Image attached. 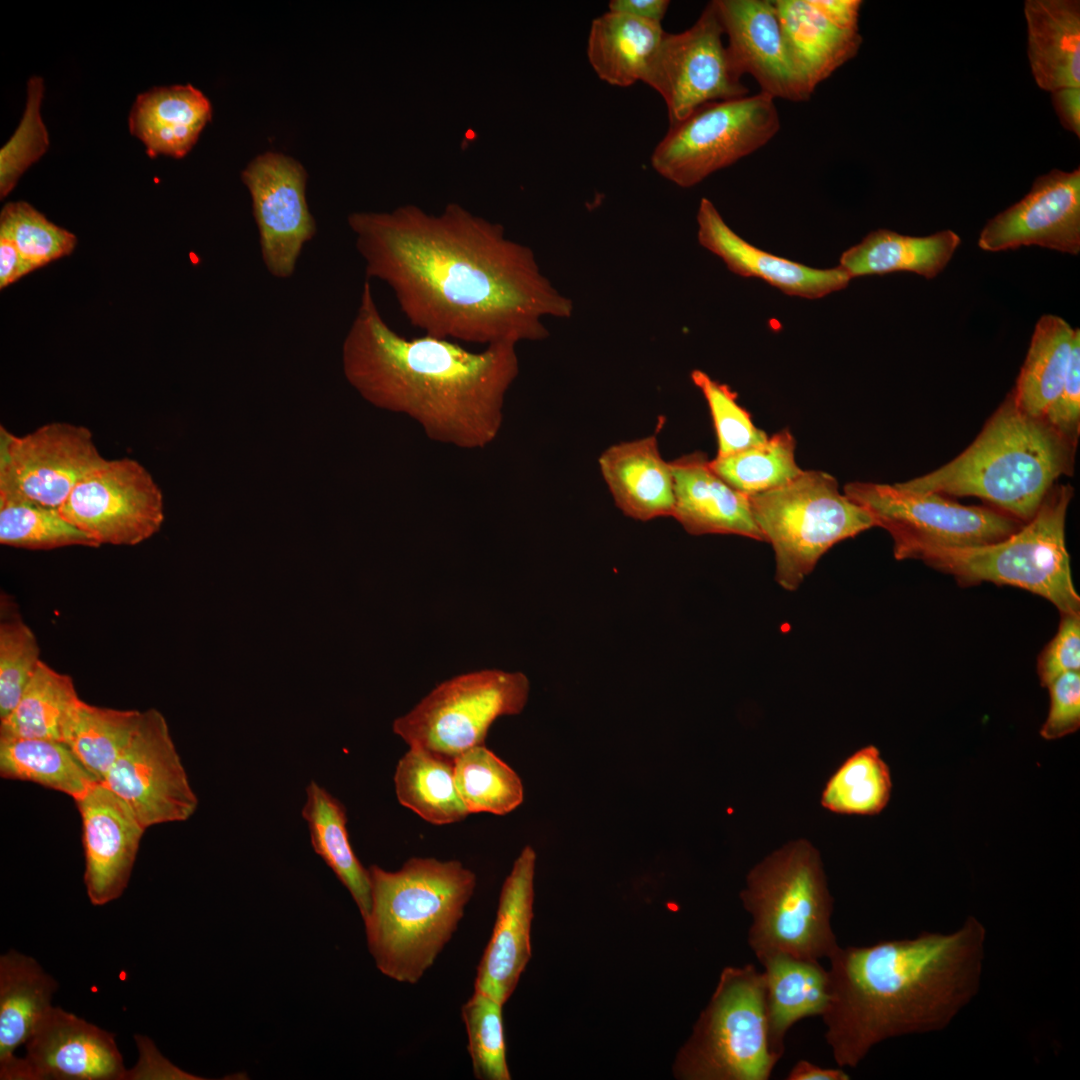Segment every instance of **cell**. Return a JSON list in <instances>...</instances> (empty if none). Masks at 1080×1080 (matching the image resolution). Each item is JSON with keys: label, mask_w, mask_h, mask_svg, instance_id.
Here are the masks:
<instances>
[{"label": "cell", "mask_w": 1080, "mask_h": 1080, "mask_svg": "<svg viewBox=\"0 0 1080 1080\" xmlns=\"http://www.w3.org/2000/svg\"><path fill=\"white\" fill-rule=\"evenodd\" d=\"M348 224L366 279L386 283L426 335L517 345L549 336L543 317L572 315V301L541 273L528 246L457 203L439 215L411 204L354 212Z\"/></svg>", "instance_id": "1"}, {"label": "cell", "mask_w": 1080, "mask_h": 1080, "mask_svg": "<svg viewBox=\"0 0 1080 1080\" xmlns=\"http://www.w3.org/2000/svg\"><path fill=\"white\" fill-rule=\"evenodd\" d=\"M342 368L373 406L408 416L432 441L473 450L497 439L519 361L513 343L471 352L450 339L401 336L380 314L366 279Z\"/></svg>", "instance_id": "2"}, {"label": "cell", "mask_w": 1080, "mask_h": 1080, "mask_svg": "<svg viewBox=\"0 0 1080 1080\" xmlns=\"http://www.w3.org/2000/svg\"><path fill=\"white\" fill-rule=\"evenodd\" d=\"M985 940L969 916L948 934L838 946L821 1015L836 1064L854 1068L882 1041L949 1026L980 989Z\"/></svg>", "instance_id": "3"}, {"label": "cell", "mask_w": 1080, "mask_h": 1080, "mask_svg": "<svg viewBox=\"0 0 1080 1080\" xmlns=\"http://www.w3.org/2000/svg\"><path fill=\"white\" fill-rule=\"evenodd\" d=\"M1075 449L1043 418L1024 413L1011 391L961 454L930 473L896 484L913 492L976 496L1029 521L1055 481L1072 471Z\"/></svg>", "instance_id": "4"}, {"label": "cell", "mask_w": 1080, "mask_h": 1080, "mask_svg": "<svg viewBox=\"0 0 1080 1080\" xmlns=\"http://www.w3.org/2000/svg\"><path fill=\"white\" fill-rule=\"evenodd\" d=\"M371 907L364 918L377 968L416 984L452 938L476 887L460 861L414 857L397 871L368 868Z\"/></svg>", "instance_id": "5"}, {"label": "cell", "mask_w": 1080, "mask_h": 1080, "mask_svg": "<svg viewBox=\"0 0 1080 1080\" xmlns=\"http://www.w3.org/2000/svg\"><path fill=\"white\" fill-rule=\"evenodd\" d=\"M740 898L752 917L748 944L758 960L774 953L819 960L839 946L820 853L805 839L783 845L756 864Z\"/></svg>", "instance_id": "6"}, {"label": "cell", "mask_w": 1080, "mask_h": 1080, "mask_svg": "<svg viewBox=\"0 0 1080 1080\" xmlns=\"http://www.w3.org/2000/svg\"><path fill=\"white\" fill-rule=\"evenodd\" d=\"M1072 495L1069 485H1054L1034 517L997 542L969 547L923 544L909 549L902 560H923L963 584L988 581L1023 588L1049 600L1062 615L1079 614L1080 597L1065 542Z\"/></svg>", "instance_id": "7"}, {"label": "cell", "mask_w": 1080, "mask_h": 1080, "mask_svg": "<svg viewBox=\"0 0 1080 1080\" xmlns=\"http://www.w3.org/2000/svg\"><path fill=\"white\" fill-rule=\"evenodd\" d=\"M753 518L775 552L778 584L795 591L833 545L876 526L872 515L823 471L749 496Z\"/></svg>", "instance_id": "8"}, {"label": "cell", "mask_w": 1080, "mask_h": 1080, "mask_svg": "<svg viewBox=\"0 0 1080 1080\" xmlns=\"http://www.w3.org/2000/svg\"><path fill=\"white\" fill-rule=\"evenodd\" d=\"M780 1059L768 1039L765 976L752 965L726 967L676 1058L688 1080H767Z\"/></svg>", "instance_id": "9"}, {"label": "cell", "mask_w": 1080, "mask_h": 1080, "mask_svg": "<svg viewBox=\"0 0 1080 1080\" xmlns=\"http://www.w3.org/2000/svg\"><path fill=\"white\" fill-rule=\"evenodd\" d=\"M779 129L775 99L765 93L709 102L670 125L651 165L665 179L689 188L756 152Z\"/></svg>", "instance_id": "10"}, {"label": "cell", "mask_w": 1080, "mask_h": 1080, "mask_svg": "<svg viewBox=\"0 0 1080 1080\" xmlns=\"http://www.w3.org/2000/svg\"><path fill=\"white\" fill-rule=\"evenodd\" d=\"M529 694L521 672L486 669L461 674L436 686L411 711L397 718L393 731L408 745L455 759L483 745L493 722L519 714Z\"/></svg>", "instance_id": "11"}, {"label": "cell", "mask_w": 1080, "mask_h": 1080, "mask_svg": "<svg viewBox=\"0 0 1080 1080\" xmlns=\"http://www.w3.org/2000/svg\"><path fill=\"white\" fill-rule=\"evenodd\" d=\"M844 494L863 506L876 526L891 534L898 560L918 545H984L1002 540L1023 526L1002 511L964 506L937 493L908 491L897 484L851 482L845 485Z\"/></svg>", "instance_id": "12"}, {"label": "cell", "mask_w": 1080, "mask_h": 1080, "mask_svg": "<svg viewBox=\"0 0 1080 1080\" xmlns=\"http://www.w3.org/2000/svg\"><path fill=\"white\" fill-rule=\"evenodd\" d=\"M715 1L681 33H665L643 77L664 99L670 125L703 104L747 96L722 37Z\"/></svg>", "instance_id": "13"}, {"label": "cell", "mask_w": 1080, "mask_h": 1080, "mask_svg": "<svg viewBox=\"0 0 1080 1080\" xmlns=\"http://www.w3.org/2000/svg\"><path fill=\"white\" fill-rule=\"evenodd\" d=\"M59 511L99 545H137L164 521L159 486L130 458L105 459L75 485Z\"/></svg>", "instance_id": "14"}, {"label": "cell", "mask_w": 1080, "mask_h": 1080, "mask_svg": "<svg viewBox=\"0 0 1080 1080\" xmlns=\"http://www.w3.org/2000/svg\"><path fill=\"white\" fill-rule=\"evenodd\" d=\"M102 783L146 829L186 821L198 806L166 719L154 708L142 712L130 742Z\"/></svg>", "instance_id": "15"}, {"label": "cell", "mask_w": 1080, "mask_h": 1080, "mask_svg": "<svg viewBox=\"0 0 1080 1080\" xmlns=\"http://www.w3.org/2000/svg\"><path fill=\"white\" fill-rule=\"evenodd\" d=\"M91 431L53 422L24 436L0 427V495L59 509L75 485L103 463Z\"/></svg>", "instance_id": "16"}, {"label": "cell", "mask_w": 1080, "mask_h": 1080, "mask_svg": "<svg viewBox=\"0 0 1080 1080\" xmlns=\"http://www.w3.org/2000/svg\"><path fill=\"white\" fill-rule=\"evenodd\" d=\"M241 177L251 196L262 261L273 277L289 278L316 233L306 200L307 172L289 156L266 152Z\"/></svg>", "instance_id": "17"}, {"label": "cell", "mask_w": 1080, "mask_h": 1080, "mask_svg": "<svg viewBox=\"0 0 1080 1080\" xmlns=\"http://www.w3.org/2000/svg\"><path fill=\"white\" fill-rule=\"evenodd\" d=\"M978 245L989 252L1036 245L1077 255L1080 169H1054L1036 178L1028 194L986 223Z\"/></svg>", "instance_id": "18"}, {"label": "cell", "mask_w": 1080, "mask_h": 1080, "mask_svg": "<svg viewBox=\"0 0 1080 1080\" xmlns=\"http://www.w3.org/2000/svg\"><path fill=\"white\" fill-rule=\"evenodd\" d=\"M15 1080H126L115 1035L52 1006L25 1043Z\"/></svg>", "instance_id": "19"}, {"label": "cell", "mask_w": 1080, "mask_h": 1080, "mask_svg": "<svg viewBox=\"0 0 1080 1080\" xmlns=\"http://www.w3.org/2000/svg\"><path fill=\"white\" fill-rule=\"evenodd\" d=\"M74 801L82 820L86 893L94 906H103L127 888L146 828L102 782Z\"/></svg>", "instance_id": "20"}, {"label": "cell", "mask_w": 1080, "mask_h": 1080, "mask_svg": "<svg viewBox=\"0 0 1080 1080\" xmlns=\"http://www.w3.org/2000/svg\"><path fill=\"white\" fill-rule=\"evenodd\" d=\"M714 1L737 71L742 76L751 75L760 92L775 100H809L811 96L791 64L774 2Z\"/></svg>", "instance_id": "21"}, {"label": "cell", "mask_w": 1080, "mask_h": 1080, "mask_svg": "<svg viewBox=\"0 0 1080 1080\" xmlns=\"http://www.w3.org/2000/svg\"><path fill=\"white\" fill-rule=\"evenodd\" d=\"M535 863L534 849L526 846L502 885L492 935L477 968L474 990L503 1006L531 957Z\"/></svg>", "instance_id": "22"}, {"label": "cell", "mask_w": 1080, "mask_h": 1080, "mask_svg": "<svg viewBox=\"0 0 1080 1080\" xmlns=\"http://www.w3.org/2000/svg\"><path fill=\"white\" fill-rule=\"evenodd\" d=\"M696 219L698 242L720 257L731 272L762 279L787 295L818 299L844 289L851 280L840 266L811 268L755 247L726 224L707 198L701 199Z\"/></svg>", "instance_id": "23"}, {"label": "cell", "mask_w": 1080, "mask_h": 1080, "mask_svg": "<svg viewBox=\"0 0 1080 1080\" xmlns=\"http://www.w3.org/2000/svg\"><path fill=\"white\" fill-rule=\"evenodd\" d=\"M674 517L692 535L734 534L765 541L751 511L749 496L737 491L710 466L702 452L670 462Z\"/></svg>", "instance_id": "24"}, {"label": "cell", "mask_w": 1080, "mask_h": 1080, "mask_svg": "<svg viewBox=\"0 0 1080 1080\" xmlns=\"http://www.w3.org/2000/svg\"><path fill=\"white\" fill-rule=\"evenodd\" d=\"M601 474L617 507L640 521L672 516L674 481L670 462L659 452L657 438L622 442L599 457Z\"/></svg>", "instance_id": "25"}, {"label": "cell", "mask_w": 1080, "mask_h": 1080, "mask_svg": "<svg viewBox=\"0 0 1080 1080\" xmlns=\"http://www.w3.org/2000/svg\"><path fill=\"white\" fill-rule=\"evenodd\" d=\"M773 2L791 64L811 96L820 83L857 55L862 37L859 31L831 23L811 0Z\"/></svg>", "instance_id": "26"}, {"label": "cell", "mask_w": 1080, "mask_h": 1080, "mask_svg": "<svg viewBox=\"0 0 1080 1080\" xmlns=\"http://www.w3.org/2000/svg\"><path fill=\"white\" fill-rule=\"evenodd\" d=\"M58 984L31 956L8 950L0 956V1079L14 1080L15 1052L53 1006Z\"/></svg>", "instance_id": "27"}, {"label": "cell", "mask_w": 1080, "mask_h": 1080, "mask_svg": "<svg viewBox=\"0 0 1080 1080\" xmlns=\"http://www.w3.org/2000/svg\"><path fill=\"white\" fill-rule=\"evenodd\" d=\"M208 98L192 85L154 87L136 98L129 129L150 157H184L211 120Z\"/></svg>", "instance_id": "28"}, {"label": "cell", "mask_w": 1080, "mask_h": 1080, "mask_svg": "<svg viewBox=\"0 0 1080 1080\" xmlns=\"http://www.w3.org/2000/svg\"><path fill=\"white\" fill-rule=\"evenodd\" d=\"M1027 55L1036 84L1054 92L1080 87V2L1027 0Z\"/></svg>", "instance_id": "29"}, {"label": "cell", "mask_w": 1080, "mask_h": 1080, "mask_svg": "<svg viewBox=\"0 0 1080 1080\" xmlns=\"http://www.w3.org/2000/svg\"><path fill=\"white\" fill-rule=\"evenodd\" d=\"M759 962L764 967L765 1010L772 1053L779 1059L785 1036L797 1021L822 1015L829 1001L828 971L819 960L774 953Z\"/></svg>", "instance_id": "30"}, {"label": "cell", "mask_w": 1080, "mask_h": 1080, "mask_svg": "<svg viewBox=\"0 0 1080 1080\" xmlns=\"http://www.w3.org/2000/svg\"><path fill=\"white\" fill-rule=\"evenodd\" d=\"M960 243L952 230L914 237L878 229L844 251L839 266L851 279L900 271L932 279L946 267Z\"/></svg>", "instance_id": "31"}, {"label": "cell", "mask_w": 1080, "mask_h": 1080, "mask_svg": "<svg viewBox=\"0 0 1080 1080\" xmlns=\"http://www.w3.org/2000/svg\"><path fill=\"white\" fill-rule=\"evenodd\" d=\"M665 33L661 24L608 11L592 21L589 62L606 83L631 86L643 80Z\"/></svg>", "instance_id": "32"}, {"label": "cell", "mask_w": 1080, "mask_h": 1080, "mask_svg": "<svg viewBox=\"0 0 1080 1080\" xmlns=\"http://www.w3.org/2000/svg\"><path fill=\"white\" fill-rule=\"evenodd\" d=\"M302 816L314 851L331 868L354 899L361 917L371 907V881L350 843L344 805L315 781L306 788Z\"/></svg>", "instance_id": "33"}, {"label": "cell", "mask_w": 1080, "mask_h": 1080, "mask_svg": "<svg viewBox=\"0 0 1080 1080\" xmlns=\"http://www.w3.org/2000/svg\"><path fill=\"white\" fill-rule=\"evenodd\" d=\"M394 784L399 803L429 823L452 824L469 815L456 787L451 758L411 746L398 761Z\"/></svg>", "instance_id": "34"}, {"label": "cell", "mask_w": 1080, "mask_h": 1080, "mask_svg": "<svg viewBox=\"0 0 1080 1080\" xmlns=\"http://www.w3.org/2000/svg\"><path fill=\"white\" fill-rule=\"evenodd\" d=\"M1076 329L1055 315L1042 316L1012 390L1017 406L1035 418H1044L1066 377Z\"/></svg>", "instance_id": "35"}, {"label": "cell", "mask_w": 1080, "mask_h": 1080, "mask_svg": "<svg viewBox=\"0 0 1080 1080\" xmlns=\"http://www.w3.org/2000/svg\"><path fill=\"white\" fill-rule=\"evenodd\" d=\"M0 775L30 781L74 800L99 781L62 741L0 737Z\"/></svg>", "instance_id": "36"}, {"label": "cell", "mask_w": 1080, "mask_h": 1080, "mask_svg": "<svg viewBox=\"0 0 1080 1080\" xmlns=\"http://www.w3.org/2000/svg\"><path fill=\"white\" fill-rule=\"evenodd\" d=\"M80 700L72 678L41 661L15 708L0 720V737L64 742Z\"/></svg>", "instance_id": "37"}, {"label": "cell", "mask_w": 1080, "mask_h": 1080, "mask_svg": "<svg viewBox=\"0 0 1080 1080\" xmlns=\"http://www.w3.org/2000/svg\"><path fill=\"white\" fill-rule=\"evenodd\" d=\"M141 716L137 710L99 707L80 700L64 742L102 782L130 742Z\"/></svg>", "instance_id": "38"}, {"label": "cell", "mask_w": 1080, "mask_h": 1080, "mask_svg": "<svg viewBox=\"0 0 1080 1080\" xmlns=\"http://www.w3.org/2000/svg\"><path fill=\"white\" fill-rule=\"evenodd\" d=\"M891 790L890 769L879 750L869 745L848 757L830 777L821 804L838 814L876 815L887 806Z\"/></svg>", "instance_id": "39"}, {"label": "cell", "mask_w": 1080, "mask_h": 1080, "mask_svg": "<svg viewBox=\"0 0 1080 1080\" xmlns=\"http://www.w3.org/2000/svg\"><path fill=\"white\" fill-rule=\"evenodd\" d=\"M454 776L469 814L505 815L523 801L520 777L484 744L472 747L454 759Z\"/></svg>", "instance_id": "40"}, {"label": "cell", "mask_w": 1080, "mask_h": 1080, "mask_svg": "<svg viewBox=\"0 0 1080 1080\" xmlns=\"http://www.w3.org/2000/svg\"><path fill=\"white\" fill-rule=\"evenodd\" d=\"M795 439L788 429L759 445L710 460L713 471L737 491L755 495L784 485L802 473L795 460Z\"/></svg>", "instance_id": "41"}, {"label": "cell", "mask_w": 1080, "mask_h": 1080, "mask_svg": "<svg viewBox=\"0 0 1080 1080\" xmlns=\"http://www.w3.org/2000/svg\"><path fill=\"white\" fill-rule=\"evenodd\" d=\"M0 543L33 550L100 546L89 534L67 521L59 509L3 495H0Z\"/></svg>", "instance_id": "42"}, {"label": "cell", "mask_w": 1080, "mask_h": 1080, "mask_svg": "<svg viewBox=\"0 0 1080 1080\" xmlns=\"http://www.w3.org/2000/svg\"><path fill=\"white\" fill-rule=\"evenodd\" d=\"M503 1005L475 991L462 1006L473 1074L479 1080H510L506 1061Z\"/></svg>", "instance_id": "43"}, {"label": "cell", "mask_w": 1080, "mask_h": 1080, "mask_svg": "<svg viewBox=\"0 0 1080 1080\" xmlns=\"http://www.w3.org/2000/svg\"><path fill=\"white\" fill-rule=\"evenodd\" d=\"M0 237L11 241L38 268L70 255L77 244L73 233L24 201L10 202L2 208Z\"/></svg>", "instance_id": "44"}, {"label": "cell", "mask_w": 1080, "mask_h": 1080, "mask_svg": "<svg viewBox=\"0 0 1080 1080\" xmlns=\"http://www.w3.org/2000/svg\"><path fill=\"white\" fill-rule=\"evenodd\" d=\"M690 376L707 401L717 437V456L730 455L768 439L767 434L754 425L750 413L737 403V393L728 385L698 369Z\"/></svg>", "instance_id": "45"}, {"label": "cell", "mask_w": 1080, "mask_h": 1080, "mask_svg": "<svg viewBox=\"0 0 1080 1080\" xmlns=\"http://www.w3.org/2000/svg\"><path fill=\"white\" fill-rule=\"evenodd\" d=\"M43 93L42 78L31 77L27 85V102L21 122L0 150L1 198L13 190L21 175L48 149V133L40 114Z\"/></svg>", "instance_id": "46"}, {"label": "cell", "mask_w": 1080, "mask_h": 1080, "mask_svg": "<svg viewBox=\"0 0 1080 1080\" xmlns=\"http://www.w3.org/2000/svg\"><path fill=\"white\" fill-rule=\"evenodd\" d=\"M41 660L37 639L22 620L0 625V720L15 708Z\"/></svg>", "instance_id": "47"}, {"label": "cell", "mask_w": 1080, "mask_h": 1080, "mask_svg": "<svg viewBox=\"0 0 1080 1080\" xmlns=\"http://www.w3.org/2000/svg\"><path fill=\"white\" fill-rule=\"evenodd\" d=\"M1071 671H1080V614L1062 615L1056 635L1037 662L1040 683L1045 687Z\"/></svg>", "instance_id": "48"}, {"label": "cell", "mask_w": 1080, "mask_h": 1080, "mask_svg": "<svg viewBox=\"0 0 1080 1080\" xmlns=\"http://www.w3.org/2000/svg\"><path fill=\"white\" fill-rule=\"evenodd\" d=\"M1043 419L1069 442L1077 444L1080 426V330L1078 328L1073 339L1065 380Z\"/></svg>", "instance_id": "49"}, {"label": "cell", "mask_w": 1080, "mask_h": 1080, "mask_svg": "<svg viewBox=\"0 0 1080 1080\" xmlns=\"http://www.w3.org/2000/svg\"><path fill=\"white\" fill-rule=\"evenodd\" d=\"M1047 688L1050 707L1040 735L1055 740L1076 732L1080 727V671L1062 674Z\"/></svg>", "instance_id": "50"}, {"label": "cell", "mask_w": 1080, "mask_h": 1080, "mask_svg": "<svg viewBox=\"0 0 1080 1080\" xmlns=\"http://www.w3.org/2000/svg\"><path fill=\"white\" fill-rule=\"evenodd\" d=\"M137 1045L139 1055H141L138 1062L151 1064V1066L136 1065L132 1070H128L127 1079H195V1077L180 1071L163 1058L149 1039L139 1036Z\"/></svg>", "instance_id": "51"}, {"label": "cell", "mask_w": 1080, "mask_h": 1080, "mask_svg": "<svg viewBox=\"0 0 1080 1080\" xmlns=\"http://www.w3.org/2000/svg\"><path fill=\"white\" fill-rule=\"evenodd\" d=\"M814 7L834 25L859 31L860 0H811Z\"/></svg>", "instance_id": "52"}, {"label": "cell", "mask_w": 1080, "mask_h": 1080, "mask_svg": "<svg viewBox=\"0 0 1080 1080\" xmlns=\"http://www.w3.org/2000/svg\"><path fill=\"white\" fill-rule=\"evenodd\" d=\"M36 269L38 267L26 259L11 241L0 237L1 289L6 288Z\"/></svg>", "instance_id": "53"}, {"label": "cell", "mask_w": 1080, "mask_h": 1080, "mask_svg": "<svg viewBox=\"0 0 1080 1080\" xmlns=\"http://www.w3.org/2000/svg\"><path fill=\"white\" fill-rule=\"evenodd\" d=\"M1052 102L1061 124L1067 130L1080 136V87H1070L1054 91Z\"/></svg>", "instance_id": "54"}, {"label": "cell", "mask_w": 1080, "mask_h": 1080, "mask_svg": "<svg viewBox=\"0 0 1080 1080\" xmlns=\"http://www.w3.org/2000/svg\"><path fill=\"white\" fill-rule=\"evenodd\" d=\"M669 4L668 0H612L608 7L611 12L661 24Z\"/></svg>", "instance_id": "55"}, {"label": "cell", "mask_w": 1080, "mask_h": 1080, "mask_svg": "<svg viewBox=\"0 0 1080 1080\" xmlns=\"http://www.w3.org/2000/svg\"><path fill=\"white\" fill-rule=\"evenodd\" d=\"M787 1080H848L850 1079L843 1069L825 1068L815 1065L807 1060H799L789 1071Z\"/></svg>", "instance_id": "56"}]
</instances>
